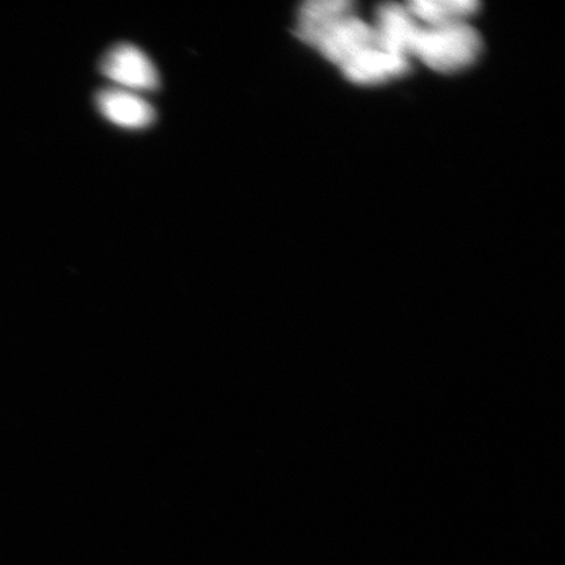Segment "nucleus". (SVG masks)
<instances>
[{"label":"nucleus","mask_w":565,"mask_h":565,"mask_svg":"<svg viewBox=\"0 0 565 565\" xmlns=\"http://www.w3.org/2000/svg\"><path fill=\"white\" fill-rule=\"evenodd\" d=\"M482 51L480 35L466 23L424 26L415 35L412 54L439 73L450 74L469 67Z\"/></svg>","instance_id":"nucleus-1"},{"label":"nucleus","mask_w":565,"mask_h":565,"mask_svg":"<svg viewBox=\"0 0 565 565\" xmlns=\"http://www.w3.org/2000/svg\"><path fill=\"white\" fill-rule=\"evenodd\" d=\"M102 74L117 88L136 92L157 90L160 77L157 67L143 51L136 45L113 46L100 62Z\"/></svg>","instance_id":"nucleus-2"},{"label":"nucleus","mask_w":565,"mask_h":565,"mask_svg":"<svg viewBox=\"0 0 565 565\" xmlns=\"http://www.w3.org/2000/svg\"><path fill=\"white\" fill-rule=\"evenodd\" d=\"M377 44L380 41L376 28L352 12L318 34L310 46L320 51L324 58L343 67L356 55Z\"/></svg>","instance_id":"nucleus-3"},{"label":"nucleus","mask_w":565,"mask_h":565,"mask_svg":"<svg viewBox=\"0 0 565 565\" xmlns=\"http://www.w3.org/2000/svg\"><path fill=\"white\" fill-rule=\"evenodd\" d=\"M96 108L106 121L125 130L147 129L157 119V110L145 97L117 87L98 92Z\"/></svg>","instance_id":"nucleus-4"},{"label":"nucleus","mask_w":565,"mask_h":565,"mask_svg":"<svg viewBox=\"0 0 565 565\" xmlns=\"http://www.w3.org/2000/svg\"><path fill=\"white\" fill-rule=\"evenodd\" d=\"M341 68L353 83L381 84L405 75L409 68V61L405 56L387 52L377 44L366 49Z\"/></svg>","instance_id":"nucleus-5"},{"label":"nucleus","mask_w":565,"mask_h":565,"mask_svg":"<svg viewBox=\"0 0 565 565\" xmlns=\"http://www.w3.org/2000/svg\"><path fill=\"white\" fill-rule=\"evenodd\" d=\"M419 25L405 4L387 3L380 7L374 28L381 46L408 60Z\"/></svg>","instance_id":"nucleus-6"},{"label":"nucleus","mask_w":565,"mask_h":565,"mask_svg":"<svg viewBox=\"0 0 565 565\" xmlns=\"http://www.w3.org/2000/svg\"><path fill=\"white\" fill-rule=\"evenodd\" d=\"M352 2L345 0H310L303 3L299 11L296 35L306 44H312L313 40L323 30L337 20L353 12Z\"/></svg>","instance_id":"nucleus-7"},{"label":"nucleus","mask_w":565,"mask_h":565,"mask_svg":"<svg viewBox=\"0 0 565 565\" xmlns=\"http://www.w3.org/2000/svg\"><path fill=\"white\" fill-rule=\"evenodd\" d=\"M413 18L424 26H443L466 23V19L477 12L475 0H416L406 3Z\"/></svg>","instance_id":"nucleus-8"}]
</instances>
